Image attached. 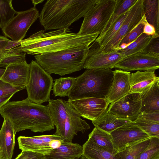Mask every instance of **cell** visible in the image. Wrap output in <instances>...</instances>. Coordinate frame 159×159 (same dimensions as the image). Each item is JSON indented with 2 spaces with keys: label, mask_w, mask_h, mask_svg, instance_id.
I'll return each instance as SVG.
<instances>
[{
  "label": "cell",
  "mask_w": 159,
  "mask_h": 159,
  "mask_svg": "<svg viewBox=\"0 0 159 159\" xmlns=\"http://www.w3.org/2000/svg\"><path fill=\"white\" fill-rule=\"evenodd\" d=\"M69 30L60 29L45 32L41 30L20 41V45L15 48L26 54L36 55L89 46L99 35L97 33L81 34L69 33Z\"/></svg>",
  "instance_id": "cell-1"
},
{
  "label": "cell",
  "mask_w": 159,
  "mask_h": 159,
  "mask_svg": "<svg viewBox=\"0 0 159 159\" xmlns=\"http://www.w3.org/2000/svg\"><path fill=\"white\" fill-rule=\"evenodd\" d=\"M0 114L11 122L15 135L26 129L43 133L54 129L48 106L34 103L27 98L9 101L0 109Z\"/></svg>",
  "instance_id": "cell-2"
},
{
  "label": "cell",
  "mask_w": 159,
  "mask_h": 159,
  "mask_svg": "<svg viewBox=\"0 0 159 159\" xmlns=\"http://www.w3.org/2000/svg\"><path fill=\"white\" fill-rule=\"evenodd\" d=\"M98 0H48L39 13V20L45 31L67 29L84 17Z\"/></svg>",
  "instance_id": "cell-3"
},
{
  "label": "cell",
  "mask_w": 159,
  "mask_h": 159,
  "mask_svg": "<svg viewBox=\"0 0 159 159\" xmlns=\"http://www.w3.org/2000/svg\"><path fill=\"white\" fill-rule=\"evenodd\" d=\"M89 47H76L34 57L36 62L48 73L63 76L83 68Z\"/></svg>",
  "instance_id": "cell-4"
},
{
  "label": "cell",
  "mask_w": 159,
  "mask_h": 159,
  "mask_svg": "<svg viewBox=\"0 0 159 159\" xmlns=\"http://www.w3.org/2000/svg\"><path fill=\"white\" fill-rule=\"evenodd\" d=\"M113 74L111 69H87L76 77L68 96V101L85 98H105L110 88Z\"/></svg>",
  "instance_id": "cell-5"
},
{
  "label": "cell",
  "mask_w": 159,
  "mask_h": 159,
  "mask_svg": "<svg viewBox=\"0 0 159 159\" xmlns=\"http://www.w3.org/2000/svg\"><path fill=\"white\" fill-rule=\"evenodd\" d=\"M30 65L29 78L25 88L27 98L38 104L48 102L53 84L52 77L35 60H32Z\"/></svg>",
  "instance_id": "cell-6"
},
{
  "label": "cell",
  "mask_w": 159,
  "mask_h": 159,
  "mask_svg": "<svg viewBox=\"0 0 159 159\" xmlns=\"http://www.w3.org/2000/svg\"><path fill=\"white\" fill-rule=\"evenodd\" d=\"M116 4V0H98L86 12L78 34H101L112 14Z\"/></svg>",
  "instance_id": "cell-7"
},
{
  "label": "cell",
  "mask_w": 159,
  "mask_h": 159,
  "mask_svg": "<svg viewBox=\"0 0 159 159\" xmlns=\"http://www.w3.org/2000/svg\"><path fill=\"white\" fill-rule=\"evenodd\" d=\"M39 11L34 6L23 11H17L16 15L2 29L4 34L14 41H21L31 25L39 18Z\"/></svg>",
  "instance_id": "cell-8"
},
{
  "label": "cell",
  "mask_w": 159,
  "mask_h": 159,
  "mask_svg": "<svg viewBox=\"0 0 159 159\" xmlns=\"http://www.w3.org/2000/svg\"><path fill=\"white\" fill-rule=\"evenodd\" d=\"M124 58L118 50L105 52L94 41L89 46L83 68L85 69H111Z\"/></svg>",
  "instance_id": "cell-9"
},
{
  "label": "cell",
  "mask_w": 159,
  "mask_h": 159,
  "mask_svg": "<svg viewBox=\"0 0 159 159\" xmlns=\"http://www.w3.org/2000/svg\"><path fill=\"white\" fill-rule=\"evenodd\" d=\"M114 147L117 153L127 147L150 138L133 121H130L110 133Z\"/></svg>",
  "instance_id": "cell-10"
},
{
  "label": "cell",
  "mask_w": 159,
  "mask_h": 159,
  "mask_svg": "<svg viewBox=\"0 0 159 159\" xmlns=\"http://www.w3.org/2000/svg\"><path fill=\"white\" fill-rule=\"evenodd\" d=\"M143 0H137L129 9L125 18L117 33L110 41L101 50L107 52L119 50V45L121 39L141 21L144 15Z\"/></svg>",
  "instance_id": "cell-11"
},
{
  "label": "cell",
  "mask_w": 159,
  "mask_h": 159,
  "mask_svg": "<svg viewBox=\"0 0 159 159\" xmlns=\"http://www.w3.org/2000/svg\"><path fill=\"white\" fill-rule=\"evenodd\" d=\"M141 106L140 94L130 93L110 104L107 110L119 118L133 121L139 117Z\"/></svg>",
  "instance_id": "cell-12"
},
{
  "label": "cell",
  "mask_w": 159,
  "mask_h": 159,
  "mask_svg": "<svg viewBox=\"0 0 159 159\" xmlns=\"http://www.w3.org/2000/svg\"><path fill=\"white\" fill-rule=\"evenodd\" d=\"M68 101L81 117L92 121L102 115L108 106L104 98H89Z\"/></svg>",
  "instance_id": "cell-13"
},
{
  "label": "cell",
  "mask_w": 159,
  "mask_h": 159,
  "mask_svg": "<svg viewBox=\"0 0 159 159\" xmlns=\"http://www.w3.org/2000/svg\"><path fill=\"white\" fill-rule=\"evenodd\" d=\"M159 68V57L142 52L124 58L114 67L124 71H154Z\"/></svg>",
  "instance_id": "cell-14"
},
{
  "label": "cell",
  "mask_w": 159,
  "mask_h": 159,
  "mask_svg": "<svg viewBox=\"0 0 159 159\" xmlns=\"http://www.w3.org/2000/svg\"><path fill=\"white\" fill-rule=\"evenodd\" d=\"M113 72L112 81L105 98L108 106L130 93V72L120 69L116 70Z\"/></svg>",
  "instance_id": "cell-15"
},
{
  "label": "cell",
  "mask_w": 159,
  "mask_h": 159,
  "mask_svg": "<svg viewBox=\"0 0 159 159\" xmlns=\"http://www.w3.org/2000/svg\"><path fill=\"white\" fill-rule=\"evenodd\" d=\"M5 68L1 78L2 81L15 87L26 88L29 78L30 64L25 61L9 65Z\"/></svg>",
  "instance_id": "cell-16"
},
{
  "label": "cell",
  "mask_w": 159,
  "mask_h": 159,
  "mask_svg": "<svg viewBox=\"0 0 159 159\" xmlns=\"http://www.w3.org/2000/svg\"><path fill=\"white\" fill-rule=\"evenodd\" d=\"M67 116L65 125L64 141L72 142L78 132L83 134L90 128L89 125L81 116L70 104L65 101Z\"/></svg>",
  "instance_id": "cell-17"
},
{
  "label": "cell",
  "mask_w": 159,
  "mask_h": 159,
  "mask_svg": "<svg viewBox=\"0 0 159 159\" xmlns=\"http://www.w3.org/2000/svg\"><path fill=\"white\" fill-rule=\"evenodd\" d=\"M159 80L155 71H137L130 74V93L140 94L150 87L156 81Z\"/></svg>",
  "instance_id": "cell-18"
},
{
  "label": "cell",
  "mask_w": 159,
  "mask_h": 159,
  "mask_svg": "<svg viewBox=\"0 0 159 159\" xmlns=\"http://www.w3.org/2000/svg\"><path fill=\"white\" fill-rule=\"evenodd\" d=\"M48 105L53 123L56 127L54 134L64 138L65 125L67 116L65 100L50 99Z\"/></svg>",
  "instance_id": "cell-19"
},
{
  "label": "cell",
  "mask_w": 159,
  "mask_h": 159,
  "mask_svg": "<svg viewBox=\"0 0 159 159\" xmlns=\"http://www.w3.org/2000/svg\"><path fill=\"white\" fill-rule=\"evenodd\" d=\"M15 135L11 122L4 118L0 130V144L4 159H11L15 145Z\"/></svg>",
  "instance_id": "cell-20"
},
{
  "label": "cell",
  "mask_w": 159,
  "mask_h": 159,
  "mask_svg": "<svg viewBox=\"0 0 159 159\" xmlns=\"http://www.w3.org/2000/svg\"><path fill=\"white\" fill-rule=\"evenodd\" d=\"M83 154V147L77 143L63 141L58 148L53 149L44 159H73Z\"/></svg>",
  "instance_id": "cell-21"
},
{
  "label": "cell",
  "mask_w": 159,
  "mask_h": 159,
  "mask_svg": "<svg viewBox=\"0 0 159 159\" xmlns=\"http://www.w3.org/2000/svg\"><path fill=\"white\" fill-rule=\"evenodd\" d=\"M17 140L19 148L21 150L31 151L46 155L49 154L53 149L48 143L39 138L37 136H20Z\"/></svg>",
  "instance_id": "cell-22"
},
{
  "label": "cell",
  "mask_w": 159,
  "mask_h": 159,
  "mask_svg": "<svg viewBox=\"0 0 159 159\" xmlns=\"http://www.w3.org/2000/svg\"><path fill=\"white\" fill-rule=\"evenodd\" d=\"M159 80L140 94L141 101V112L159 111Z\"/></svg>",
  "instance_id": "cell-23"
},
{
  "label": "cell",
  "mask_w": 159,
  "mask_h": 159,
  "mask_svg": "<svg viewBox=\"0 0 159 159\" xmlns=\"http://www.w3.org/2000/svg\"><path fill=\"white\" fill-rule=\"evenodd\" d=\"M107 110L98 119L92 121L95 127L110 134L114 130L130 122L118 118Z\"/></svg>",
  "instance_id": "cell-24"
},
{
  "label": "cell",
  "mask_w": 159,
  "mask_h": 159,
  "mask_svg": "<svg viewBox=\"0 0 159 159\" xmlns=\"http://www.w3.org/2000/svg\"><path fill=\"white\" fill-rule=\"evenodd\" d=\"M82 147V155L89 159H121L118 152L113 154L88 140Z\"/></svg>",
  "instance_id": "cell-25"
},
{
  "label": "cell",
  "mask_w": 159,
  "mask_h": 159,
  "mask_svg": "<svg viewBox=\"0 0 159 159\" xmlns=\"http://www.w3.org/2000/svg\"><path fill=\"white\" fill-rule=\"evenodd\" d=\"M88 140L110 152L118 153L114 147L110 134L97 127H95L89 134Z\"/></svg>",
  "instance_id": "cell-26"
},
{
  "label": "cell",
  "mask_w": 159,
  "mask_h": 159,
  "mask_svg": "<svg viewBox=\"0 0 159 159\" xmlns=\"http://www.w3.org/2000/svg\"><path fill=\"white\" fill-rule=\"evenodd\" d=\"M137 0H116V6L111 17L103 31L96 40L101 39L116 23L119 18L126 12Z\"/></svg>",
  "instance_id": "cell-27"
},
{
  "label": "cell",
  "mask_w": 159,
  "mask_h": 159,
  "mask_svg": "<svg viewBox=\"0 0 159 159\" xmlns=\"http://www.w3.org/2000/svg\"><path fill=\"white\" fill-rule=\"evenodd\" d=\"M143 11L147 21L159 34V0H143Z\"/></svg>",
  "instance_id": "cell-28"
},
{
  "label": "cell",
  "mask_w": 159,
  "mask_h": 159,
  "mask_svg": "<svg viewBox=\"0 0 159 159\" xmlns=\"http://www.w3.org/2000/svg\"><path fill=\"white\" fill-rule=\"evenodd\" d=\"M152 39L151 36L142 33L134 41L125 48L118 51L124 57V58L136 53L142 52Z\"/></svg>",
  "instance_id": "cell-29"
},
{
  "label": "cell",
  "mask_w": 159,
  "mask_h": 159,
  "mask_svg": "<svg viewBox=\"0 0 159 159\" xmlns=\"http://www.w3.org/2000/svg\"><path fill=\"white\" fill-rule=\"evenodd\" d=\"M75 79L73 77H68L55 79L52 87L54 97H68Z\"/></svg>",
  "instance_id": "cell-30"
},
{
  "label": "cell",
  "mask_w": 159,
  "mask_h": 159,
  "mask_svg": "<svg viewBox=\"0 0 159 159\" xmlns=\"http://www.w3.org/2000/svg\"><path fill=\"white\" fill-rule=\"evenodd\" d=\"M12 0H1L0 3V28L3 29L15 17L17 11L13 8Z\"/></svg>",
  "instance_id": "cell-31"
},
{
  "label": "cell",
  "mask_w": 159,
  "mask_h": 159,
  "mask_svg": "<svg viewBox=\"0 0 159 159\" xmlns=\"http://www.w3.org/2000/svg\"><path fill=\"white\" fill-rule=\"evenodd\" d=\"M150 138L125 148L118 152L121 159H136L148 146Z\"/></svg>",
  "instance_id": "cell-32"
},
{
  "label": "cell",
  "mask_w": 159,
  "mask_h": 159,
  "mask_svg": "<svg viewBox=\"0 0 159 159\" xmlns=\"http://www.w3.org/2000/svg\"><path fill=\"white\" fill-rule=\"evenodd\" d=\"M26 54L25 52L17 49L15 48L10 49L8 53L0 59V68H5L11 64L26 61Z\"/></svg>",
  "instance_id": "cell-33"
},
{
  "label": "cell",
  "mask_w": 159,
  "mask_h": 159,
  "mask_svg": "<svg viewBox=\"0 0 159 159\" xmlns=\"http://www.w3.org/2000/svg\"><path fill=\"white\" fill-rule=\"evenodd\" d=\"M150 137L159 138V123L139 117L133 121Z\"/></svg>",
  "instance_id": "cell-34"
},
{
  "label": "cell",
  "mask_w": 159,
  "mask_h": 159,
  "mask_svg": "<svg viewBox=\"0 0 159 159\" xmlns=\"http://www.w3.org/2000/svg\"><path fill=\"white\" fill-rule=\"evenodd\" d=\"M159 157V138L150 137L148 145L136 159H155Z\"/></svg>",
  "instance_id": "cell-35"
},
{
  "label": "cell",
  "mask_w": 159,
  "mask_h": 159,
  "mask_svg": "<svg viewBox=\"0 0 159 159\" xmlns=\"http://www.w3.org/2000/svg\"><path fill=\"white\" fill-rule=\"evenodd\" d=\"M129 10V9L119 18L114 25L107 31L102 38L99 39L95 40L100 45L101 50L110 41L117 33L127 16Z\"/></svg>",
  "instance_id": "cell-36"
},
{
  "label": "cell",
  "mask_w": 159,
  "mask_h": 159,
  "mask_svg": "<svg viewBox=\"0 0 159 159\" xmlns=\"http://www.w3.org/2000/svg\"><path fill=\"white\" fill-rule=\"evenodd\" d=\"M143 26L144 25L141 20L135 27L120 40L119 45V50L125 48L143 33Z\"/></svg>",
  "instance_id": "cell-37"
},
{
  "label": "cell",
  "mask_w": 159,
  "mask_h": 159,
  "mask_svg": "<svg viewBox=\"0 0 159 159\" xmlns=\"http://www.w3.org/2000/svg\"><path fill=\"white\" fill-rule=\"evenodd\" d=\"M23 89L13 86L0 79V97L16 92Z\"/></svg>",
  "instance_id": "cell-38"
},
{
  "label": "cell",
  "mask_w": 159,
  "mask_h": 159,
  "mask_svg": "<svg viewBox=\"0 0 159 159\" xmlns=\"http://www.w3.org/2000/svg\"><path fill=\"white\" fill-rule=\"evenodd\" d=\"M142 52L144 53H149L159 57V37L155 39L153 38Z\"/></svg>",
  "instance_id": "cell-39"
},
{
  "label": "cell",
  "mask_w": 159,
  "mask_h": 159,
  "mask_svg": "<svg viewBox=\"0 0 159 159\" xmlns=\"http://www.w3.org/2000/svg\"><path fill=\"white\" fill-rule=\"evenodd\" d=\"M45 155L35 152L22 150L14 159H44Z\"/></svg>",
  "instance_id": "cell-40"
},
{
  "label": "cell",
  "mask_w": 159,
  "mask_h": 159,
  "mask_svg": "<svg viewBox=\"0 0 159 159\" xmlns=\"http://www.w3.org/2000/svg\"><path fill=\"white\" fill-rule=\"evenodd\" d=\"M141 20L144 25L143 33L151 36L153 38L155 39L159 37V34L156 32L154 26L148 23L144 14Z\"/></svg>",
  "instance_id": "cell-41"
},
{
  "label": "cell",
  "mask_w": 159,
  "mask_h": 159,
  "mask_svg": "<svg viewBox=\"0 0 159 159\" xmlns=\"http://www.w3.org/2000/svg\"><path fill=\"white\" fill-rule=\"evenodd\" d=\"M139 117L159 123V111H147L141 112Z\"/></svg>",
  "instance_id": "cell-42"
},
{
  "label": "cell",
  "mask_w": 159,
  "mask_h": 159,
  "mask_svg": "<svg viewBox=\"0 0 159 159\" xmlns=\"http://www.w3.org/2000/svg\"><path fill=\"white\" fill-rule=\"evenodd\" d=\"M15 94L12 93L0 97V109L9 102Z\"/></svg>",
  "instance_id": "cell-43"
},
{
  "label": "cell",
  "mask_w": 159,
  "mask_h": 159,
  "mask_svg": "<svg viewBox=\"0 0 159 159\" xmlns=\"http://www.w3.org/2000/svg\"><path fill=\"white\" fill-rule=\"evenodd\" d=\"M63 141L59 140H52L49 143V145L52 149L57 148L61 145Z\"/></svg>",
  "instance_id": "cell-44"
},
{
  "label": "cell",
  "mask_w": 159,
  "mask_h": 159,
  "mask_svg": "<svg viewBox=\"0 0 159 159\" xmlns=\"http://www.w3.org/2000/svg\"><path fill=\"white\" fill-rule=\"evenodd\" d=\"M10 40L6 37L0 35V47L5 49L8 42Z\"/></svg>",
  "instance_id": "cell-45"
},
{
  "label": "cell",
  "mask_w": 159,
  "mask_h": 159,
  "mask_svg": "<svg viewBox=\"0 0 159 159\" xmlns=\"http://www.w3.org/2000/svg\"><path fill=\"white\" fill-rule=\"evenodd\" d=\"M10 51L9 50H6L0 47V59L8 53Z\"/></svg>",
  "instance_id": "cell-46"
},
{
  "label": "cell",
  "mask_w": 159,
  "mask_h": 159,
  "mask_svg": "<svg viewBox=\"0 0 159 159\" xmlns=\"http://www.w3.org/2000/svg\"><path fill=\"white\" fill-rule=\"evenodd\" d=\"M44 1V0H32L31 1L34 6L36 7L37 4L42 3Z\"/></svg>",
  "instance_id": "cell-47"
},
{
  "label": "cell",
  "mask_w": 159,
  "mask_h": 159,
  "mask_svg": "<svg viewBox=\"0 0 159 159\" xmlns=\"http://www.w3.org/2000/svg\"><path fill=\"white\" fill-rule=\"evenodd\" d=\"M5 70V68H0V79L4 74Z\"/></svg>",
  "instance_id": "cell-48"
},
{
  "label": "cell",
  "mask_w": 159,
  "mask_h": 159,
  "mask_svg": "<svg viewBox=\"0 0 159 159\" xmlns=\"http://www.w3.org/2000/svg\"><path fill=\"white\" fill-rule=\"evenodd\" d=\"M0 159H4L3 154L2 150L0 144Z\"/></svg>",
  "instance_id": "cell-49"
},
{
  "label": "cell",
  "mask_w": 159,
  "mask_h": 159,
  "mask_svg": "<svg viewBox=\"0 0 159 159\" xmlns=\"http://www.w3.org/2000/svg\"><path fill=\"white\" fill-rule=\"evenodd\" d=\"M88 159L86 157L82 155L80 159Z\"/></svg>",
  "instance_id": "cell-50"
},
{
  "label": "cell",
  "mask_w": 159,
  "mask_h": 159,
  "mask_svg": "<svg viewBox=\"0 0 159 159\" xmlns=\"http://www.w3.org/2000/svg\"><path fill=\"white\" fill-rule=\"evenodd\" d=\"M79 158H75L74 159H79Z\"/></svg>",
  "instance_id": "cell-51"
},
{
  "label": "cell",
  "mask_w": 159,
  "mask_h": 159,
  "mask_svg": "<svg viewBox=\"0 0 159 159\" xmlns=\"http://www.w3.org/2000/svg\"><path fill=\"white\" fill-rule=\"evenodd\" d=\"M155 159H159V157H157V158H156Z\"/></svg>",
  "instance_id": "cell-52"
}]
</instances>
